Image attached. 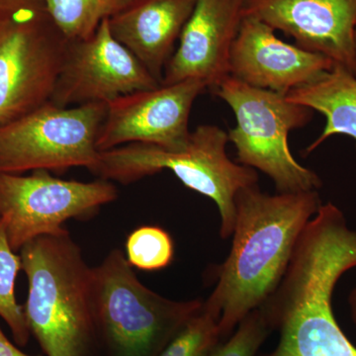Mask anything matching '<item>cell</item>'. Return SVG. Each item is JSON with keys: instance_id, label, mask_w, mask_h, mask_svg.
<instances>
[{"instance_id": "3", "label": "cell", "mask_w": 356, "mask_h": 356, "mask_svg": "<svg viewBox=\"0 0 356 356\" xmlns=\"http://www.w3.org/2000/svg\"><path fill=\"white\" fill-rule=\"evenodd\" d=\"M28 280L24 307L30 332L47 356H97L93 268L65 229L21 248Z\"/></svg>"}, {"instance_id": "23", "label": "cell", "mask_w": 356, "mask_h": 356, "mask_svg": "<svg viewBox=\"0 0 356 356\" xmlns=\"http://www.w3.org/2000/svg\"><path fill=\"white\" fill-rule=\"evenodd\" d=\"M0 356H39V355H30L27 353H23L19 348H16L15 346L8 339L1 327H0Z\"/></svg>"}, {"instance_id": "16", "label": "cell", "mask_w": 356, "mask_h": 356, "mask_svg": "<svg viewBox=\"0 0 356 356\" xmlns=\"http://www.w3.org/2000/svg\"><path fill=\"white\" fill-rule=\"evenodd\" d=\"M286 97L325 117L324 130L307 147V154L334 135L350 136L356 145V76L348 70L334 65L312 83L293 89Z\"/></svg>"}, {"instance_id": "17", "label": "cell", "mask_w": 356, "mask_h": 356, "mask_svg": "<svg viewBox=\"0 0 356 356\" xmlns=\"http://www.w3.org/2000/svg\"><path fill=\"white\" fill-rule=\"evenodd\" d=\"M142 0H44V8L67 40L90 37L102 24Z\"/></svg>"}, {"instance_id": "21", "label": "cell", "mask_w": 356, "mask_h": 356, "mask_svg": "<svg viewBox=\"0 0 356 356\" xmlns=\"http://www.w3.org/2000/svg\"><path fill=\"white\" fill-rule=\"evenodd\" d=\"M271 329L261 308L243 318L238 329L220 344L212 356H255Z\"/></svg>"}, {"instance_id": "5", "label": "cell", "mask_w": 356, "mask_h": 356, "mask_svg": "<svg viewBox=\"0 0 356 356\" xmlns=\"http://www.w3.org/2000/svg\"><path fill=\"white\" fill-rule=\"evenodd\" d=\"M203 305L173 301L145 286L126 255L113 250L93 267V308L108 356H159Z\"/></svg>"}, {"instance_id": "13", "label": "cell", "mask_w": 356, "mask_h": 356, "mask_svg": "<svg viewBox=\"0 0 356 356\" xmlns=\"http://www.w3.org/2000/svg\"><path fill=\"white\" fill-rule=\"evenodd\" d=\"M334 67L324 56L281 41L262 21L243 17L229 54V74L254 88L287 95Z\"/></svg>"}, {"instance_id": "11", "label": "cell", "mask_w": 356, "mask_h": 356, "mask_svg": "<svg viewBox=\"0 0 356 356\" xmlns=\"http://www.w3.org/2000/svg\"><path fill=\"white\" fill-rule=\"evenodd\" d=\"M207 86L199 79L161 84L107 103L97 149L109 151L124 145L151 144L166 149L186 145L192 105Z\"/></svg>"}, {"instance_id": "9", "label": "cell", "mask_w": 356, "mask_h": 356, "mask_svg": "<svg viewBox=\"0 0 356 356\" xmlns=\"http://www.w3.org/2000/svg\"><path fill=\"white\" fill-rule=\"evenodd\" d=\"M117 196L108 180H65L44 170L30 175L0 172V217L14 252L37 236L63 233L67 220L95 214Z\"/></svg>"}, {"instance_id": "4", "label": "cell", "mask_w": 356, "mask_h": 356, "mask_svg": "<svg viewBox=\"0 0 356 356\" xmlns=\"http://www.w3.org/2000/svg\"><path fill=\"white\" fill-rule=\"evenodd\" d=\"M228 142V133L221 128L200 125L179 149L135 143L100 152L90 172L100 179L129 184L170 170L185 186L216 203L221 236L228 238L235 228L236 194L259 180L254 168L229 159L226 153Z\"/></svg>"}, {"instance_id": "15", "label": "cell", "mask_w": 356, "mask_h": 356, "mask_svg": "<svg viewBox=\"0 0 356 356\" xmlns=\"http://www.w3.org/2000/svg\"><path fill=\"white\" fill-rule=\"evenodd\" d=\"M195 4L196 0H142L110 18L109 29L161 84Z\"/></svg>"}, {"instance_id": "7", "label": "cell", "mask_w": 356, "mask_h": 356, "mask_svg": "<svg viewBox=\"0 0 356 356\" xmlns=\"http://www.w3.org/2000/svg\"><path fill=\"white\" fill-rule=\"evenodd\" d=\"M107 103L58 107L49 102L0 127V172L72 168L91 170L100 152L97 139Z\"/></svg>"}, {"instance_id": "24", "label": "cell", "mask_w": 356, "mask_h": 356, "mask_svg": "<svg viewBox=\"0 0 356 356\" xmlns=\"http://www.w3.org/2000/svg\"><path fill=\"white\" fill-rule=\"evenodd\" d=\"M350 305L351 309V316H353V322H355V324L356 325V288L350 293Z\"/></svg>"}, {"instance_id": "26", "label": "cell", "mask_w": 356, "mask_h": 356, "mask_svg": "<svg viewBox=\"0 0 356 356\" xmlns=\"http://www.w3.org/2000/svg\"><path fill=\"white\" fill-rule=\"evenodd\" d=\"M355 50H356V28H355Z\"/></svg>"}, {"instance_id": "8", "label": "cell", "mask_w": 356, "mask_h": 356, "mask_svg": "<svg viewBox=\"0 0 356 356\" xmlns=\"http://www.w3.org/2000/svg\"><path fill=\"white\" fill-rule=\"evenodd\" d=\"M67 43L44 6L3 23L0 29V127L50 102Z\"/></svg>"}, {"instance_id": "14", "label": "cell", "mask_w": 356, "mask_h": 356, "mask_svg": "<svg viewBox=\"0 0 356 356\" xmlns=\"http://www.w3.org/2000/svg\"><path fill=\"white\" fill-rule=\"evenodd\" d=\"M243 19V0H196L161 84L199 79L213 90L229 76V54Z\"/></svg>"}, {"instance_id": "20", "label": "cell", "mask_w": 356, "mask_h": 356, "mask_svg": "<svg viewBox=\"0 0 356 356\" xmlns=\"http://www.w3.org/2000/svg\"><path fill=\"white\" fill-rule=\"evenodd\" d=\"M129 264L145 271H156L172 264L175 245L170 234L156 226L136 229L126 241Z\"/></svg>"}, {"instance_id": "1", "label": "cell", "mask_w": 356, "mask_h": 356, "mask_svg": "<svg viewBox=\"0 0 356 356\" xmlns=\"http://www.w3.org/2000/svg\"><path fill=\"white\" fill-rule=\"evenodd\" d=\"M356 266V231L334 204L322 205L300 236L284 277L259 308L275 350L264 356H356L332 307L337 280Z\"/></svg>"}, {"instance_id": "25", "label": "cell", "mask_w": 356, "mask_h": 356, "mask_svg": "<svg viewBox=\"0 0 356 356\" xmlns=\"http://www.w3.org/2000/svg\"><path fill=\"white\" fill-rule=\"evenodd\" d=\"M6 20H1L0 19V29H1L2 25H3V23L6 22Z\"/></svg>"}, {"instance_id": "10", "label": "cell", "mask_w": 356, "mask_h": 356, "mask_svg": "<svg viewBox=\"0 0 356 356\" xmlns=\"http://www.w3.org/2000/svg\"><path fill=\"white\" fill-rule=\"evenodd\" d=\"M159 86L144 65L114 38L106 19L88 38L69 40L50 102L58 107L108 103Z\"/></svg>"}, {"instance_id": "12", "label": "cell", "mask_w": 356, "mask_h": 356, "mask_svg": "<svg viewBox=\"0 0 356 356\" xmlns=\"http://www.w3.org/2000/svg\"><path fill=\"white\" fill-rule=\"evenodd\" d=\"M254 17L356 76V0H243Z\"/></svg>"}, {"instance_id": "22", "label": "cell", "mask_w": 356, "mask_h": 356, "mask_svg": "<svg viewBox=\"0 0 356 356\" xmlns=\"http://www.w3.org/2000/svg\"><path fill=\"white\" fill-rule=\"evenodd\" d=\"M43 6L44 0H0V19L8 20L19 13Z\"/></svg>"}, {"instance_id": "6", "label": "cell", "mask_w": 356, "mask_h": 356, "mask_svg": "<svg viewBox=\"0 0 356 356\" xmlns=\"http://www.w3.org/2000/svg\"><path fill=\"white\" fill-rule=\"evenodd\" d=\"M233 110L236 125L228 133L238 163L257 168L273 180L278 193L318 191L317 173L297 163L288 135L305 127L313 110L290 102L286 95L257 88L228 76L213 89Z\"/></svg>"}, {"instance_id": "19", "label": "cell", "mask_w": 356, "mask_h": 356, "mask_svg": "<svg viewBox=\"0 0 356 356\" xmlns=\"http://www.w3.org/2000/svg\"><path fill=\"white\" fill-rule=\"evenodd\" d=\"M220 317L203 305L159 356H212L224 343Z\"/></svg>"}, {"instance_id": "18", "label": "cell", "mask_w": 356, "mask_h": 356, "mask_svg": "<svg viewBox=\"0 0 356 356\" xmlns=\"http://www.w3.org/2000/svg\"><path fill=\"white\" fill-rule=\"evenodd\" d=\"M20 269H22L20 255L15 254L11 248L6 222L0 217V317L13 332L16 344L25 346L31 332L26 321L24 309L17 303L15 296L16 278Z\"/></svg>"}, {"instance_id": "2", "label": "cell", "mask_w": 356, "mask_h": 356, "mask_svg": "<svg viewBox=\"0 0 356 356\" xmlns=\"http://www.w3.org/2000/svg\"><path fill=\"white\" fill-rule=\"evenodd\" d=\"M235 206L233 245L205 301L220 317L224 341L280 286L300 236L322 203L317 191L268 195L255 184L238 191Z\"/></svg>"}]
</instances>
